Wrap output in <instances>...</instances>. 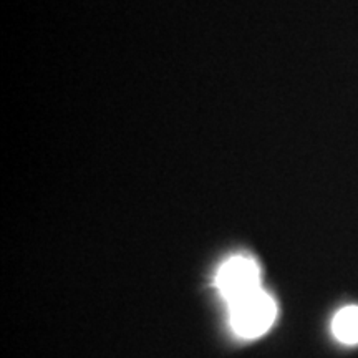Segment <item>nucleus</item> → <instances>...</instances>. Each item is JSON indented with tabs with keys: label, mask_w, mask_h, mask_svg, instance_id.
<instances>
[{
	"label": "nucleus",
	"mask_w": 358,
	"mask_h": 358,
	"mask_svg": "<svg viewBox=\"0 0 358 358\" xmlns=\"http://www.w3.org/2000/svg\"><path fill=\"white\" fill-rule=\"evenodd\" d=\"M277 317L275 301L262 289L231 303V324L237 335L256 338L266 334Z\"/></svg>",
	"instance_id": "f257e3e1"
},
{
	"label": "nucleus",
	"mask_w": 358,
	"mask_h": 358,
	"mask_svg": "<svg viewBox=\"0 0 358 358\" xmlns=\"http://www.w3.org/2000/svg\"><path fill=\"white\" fill-rule=\"evenodd\" d=\"M216 284L222 297L232 303L261 289V268L249 257H232L219 268Z\"/></svg>",
	"instance_id": "f03ea898"
},
{
	"label": "nucleus",
	"mask_w": 358,
	"mask_h": 358,
	"mask_svg": "<svg viewBox=\"0 0 358 358\" xmlns=\"http://www.w3.org/2000/svg\"><path fill=\"white\" fill-rule=\"evenodd\" d=\"M332 332L335 338L345 345H357L358 343V307H343L334 317Z\"/></svg>",
	"instance_id": "7ed1b4c3"
}]
</instances>
